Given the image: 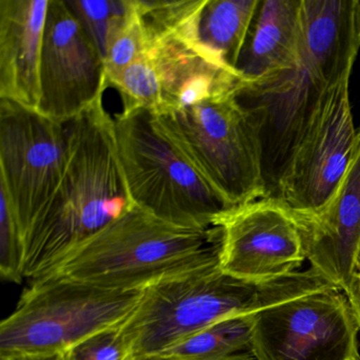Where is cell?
<instances>
[{"mask_svg":"<svg viewBox=\"0 0 360 360\" xmlns=\"http://www.w3.org/2000/svg\"><path fill=\"white\" fill-rule=\"evenodd\" d=\"M67 360H134L121 326L98 333L67 352Z\"/></svg>","mask_w":360,"mask_h":360,"instance_id":"603a6c76","label":"cell"},{"mask_svg":"<svg viewBox=\"0 0 360 360\" xmlns=\"http://www.w3.org/2000/svg\"><path fill=\"white\" fill-rule=\"evenodd\" d=\"M108 85L120 92L123 111L145 109L155 115L163 110L161 83L153 64L145 54L108 79Z\"/></svg>","mask_w":360,"mask_h":360,"instance_id":"ffe728a7","label":"cell"},{"mask_svg":"<svg viewBox=\"0 0 360 360\" xmlns=\"http://www.w3.org/2000/svg\"><path fill=\"white\" fill-rule=\"evenodd\" d=\"M143 290L101 288L58 273L32 280L0 323V357L67 353L121 326Z\"/></svg>","mask_w":360,"mask_h":360,"instance_id":"8992f818","label":"cell"},{"mask_svg":"<svg viewBox=\"0 0 360 360\" xmlns=\"http://www.w3.org/2000/svg\"><path fill=\"white\" fill-rule=\"evenodd\" d=\"M67 3L105 60L109 45L131 14L134 0H73Z\"/></svg>","mask_w":360,"mask_h":360,"instance_id":"d6986e66","label":"cell"},{"mask_svg":"<svg viewBox=\"0 0 360 360\" xmlns=\"http://www.w3.org/2000/svg\"><path fill=\"white\" fill-rule=\"evenodd\" d=\"M146 360H172V359H166V358H151V359Z\"/></svg>","mask_w":360,"mask_h":360,"instance_id":"4316f807","label":"cell"},{"mask_svg":"<svg viewBox=\"0 0 360 360\" xmlns=\"http://www.w3.org/2000/svg\"><path fill=\"white\" fill-rule=\"evenodd\" d=\"M358 20H359V29H360V0H358Z\"/></svg>","mask_w":360,"mask_h":360,"instance_id":"484cf974","label":"cell"},{"mask_svg":"<svg viewBox=\"0 0 360 360\" xmlns=\"http://www.w3.org/2000/svg\"><path fill=\"white\" fill-rule=\"evenodd\" d=\"M0 360H67V353L7 356L0 357Z\"/></svg>","mask_w":360,"mask_h":360,"instance_id":"d4e9b609","label":"cell"},{"mask_svg":"<svg viewBox=\"0 0 360 360\" xmlns=\"http://www.w3.org/2000/svg\"><path fill=\"white\" fill-rule=\"evenodd\" d=\"M359 326L347 295L316 290L254 314L256 360H360Z\"/></svg>","mask_w":360,"mask_h":360,"instance_id":"30bf717a","label":"cell"},{"mask_svg":"<svg viewBox=\"0 0 360 360\" xmlns=\"http://www.w3.org/2000/svg\"><path fill=\"white\" fill-rule=\"evenodd\" d=\"M356 136L347 79L318 109L280 181L277 197L296 216H314L332 199L351 163Z\"/></svg>","mask_w":360,"mask_h":360,"instance_id":"8fae6325","label":"cell"},{"mask_svg":"<svg viewBox=\"0 0 360 360\" xmlns=\"http://www.w3.org/2000/svg\"><path fill=\"white\" fill-rule=\"evenodd\" d=\"M117 158L130 198L153 216L191 229H210L231 206L164 131L155 113L115 117Z\"/></svg>","mask_w":360,"mask_h":360,"instance_id":"5b68a950","label":"cell"},{"mask_svg":"<svg viewBox=\"0 0 360 360\" xmlns=\"http://www.w3.org/2000/svg\"><path fill=\"white\" fill-rule=\"evenodd\" d=\"M302 0H259L236 70L252 82L298 58Z\"/></svg>","mask_w":360,"mask_h":360,"instance_id":"2e32d148","label":"cell"},{"mask_svg":"<svg viewBox=\"0 0 360 360\" xmlns=\"http://www.w3.org/2000/svg\"><path fill=\"white\" fill-rule=\"evenodd\" d=\"M206 0H138L145 56L157 72L163 110L172 112L233 91L240 77L200 41Z\"/></svg>","mask_w":360,"mask_h":360,"instance_id":"ba28073f","label":"cell"},{"mask_svg":"<svg viewBox=\"0 0 360 360\" xmlns=\"http://www.w3.org/2000/svg\"><path fill=\"white\" fill-rule=\"evenodd\" d=\"M295 217L305 259L345 292L360 248V127L351 163L332 199L314 216Z\"/></svg>","mask_w":360,"mask_h":360,"instance_id":"5bb4252c","label":"cell"},{"mask_svg":"<svg viewBox=\"0 0 360 360\" xmlns=\"http://www.w3.org/2000/svg\"><path fill=\"white\" fill-rule=\"evenodd\" d=\"M49 0H0V100L39 108Z\"/></svg>","mask_w":360,"mask_h":360,"instance_id":"9a60e30c","label":"cell"},{"mask_svg":"<svg viewBox=\"0 0 360 360\" xmlns=\"http://www.w3.org/2000/svg\"><path fill=\"white\" fill-rule=\"evenodd\" d=\"M66 125L64 176L25 238V278L31 281L53 274L79 246L136 206L117 158L115 119L103 98Z\"/></svg>","mask_w":360,"mask_h":360,"instance_id":"7a4b0ae2","label":"cell"},{"mask_svg":"<svg viewBox=\"0 0 360 360\" xmlns=\"http://www.w3.org/2000/svg\"><path fill=\"white\" fill-rule=\"evenodd\" d=\"M25 236L5 193L0 191V275L12 283L25 279Z\"/></svg>","mask_w":360,"mask_h":360,"instance_id":"44dd1931","label":"cell"},{"mask_svg":"<svg viewBox=\"0 0 360 360\" xmlns=\"http://www.w3.org/2000/svg\"><path fill=\"white\" fill-rule=\"evenodd\" d=\"M330 288L336 286L313 267L252 281L229 275L214 263L145 288L121 330L134 360L150 359L224 318Z\"/></svg>","mask_w":360,"mask_h":360,"instance_id":"3957f363","label":"cell"},{"mask_svg":"<svg viewBox=\"0 0 360 360\" xmlns=\"http://www.w3.org/2000/svg\"><path fill=\"white\" fill-rule=\"evenodd\" d=\"M219 267L240 279L266 281L298 271L305 259L298 222L279 197L260 198L217 221Z\"/></svg>","mask_w":360,"mask_h":360,"instance_id":"4fadbf2b","label":"cell"},{"mask_svg":"<svg viewBox=\"0 0 360 360\" xmlns=\"http://www.w3.org/2000/svg\"><path fill=\"white\" fill-rule=\"evenodd\" d=\"M359 49L358 0H302L297 60L236 86V98L260 139L267 197H277L295 149L322 103L351 79Z\"/></svg>","mask_w":360,"mask_h":360,"instance_id":"6da1fadb","label":"cell"},{"mask_svg":"<svg viewBox=\"0 0 360 360\" xmlns=\"http://www.w3.org/2000/svg\"><path fill=\"white\" fill-rule=\"evenodd\" d=\"M144 52V33L136 7V0H134V9L129 18L111 41L105 56L107 79L121 72L136 58L143 56Z\"/></svg>","mask_w":360,"mask_h":360,"instance_id":"7402d4cb","label":"cell"},{"mask_svg":"<svg viewBox=\"0 0 360 360\" xmlns=\"http://www.w3.org/2000/svg\"><path fill=\"white\" fill-rule=\"evenodd\" d=\"M258 4L259 0H206L202 11L200 41L210 53L236 72Z\"/></svg>","mask_w":360,"mask_h":360,"instance_id":"ac0fdd59","label":"cell"},{"mask_svg":"<svg viewBox=\"0 0 360 360\" xmlns=\"http://www.w3.org/2000/svg\"><path fill=\"white\" fill-rule=\"evenodd\" d=\"M155 117L231 208L267 197L258 131L235 92Z\"/></svg>","mask_w":360,"mask_h":360,"instance_id":"52a82bcc","label":"cell"},{"mask_svg":"<svg viewBox=\"0 0 360 360\" xmlns=\"http://www.w3.org/2000/svg\"><path fill=\"white\" fill-rule=\"evenodd\" d=\"M345 294L349 299L351 304L352 311L357 320L360 330V248L358 252L357 260H356L355 267H354L353 274H352L351 280H349V286Z\"/></svg>","mask_w":360,"mask_h":360,"instance_id":"cb8c5ba5","label":"cell"},{"mask_svg":"<svg viewBox=\"0 0 360 360\" xmlns=\"http://www.w3.org/2000/svg\"><path fill=\"white\" fill-rule=\"evenodd\" d=\"M252 324L254 314L224 318L153 358L256 360L252 345Z\"/></svg>","mask_w":360,"mask_h":360,"instance_id":"e0dca14e","label":"cell"},{"mask_svg":"<svg viewBox=\"0 0 360 360\" xmlns=\"http://www.w3.org/2000/svg\"><path fill=\"white\" fill-rule=\"evenodd\" d=\"M68 148L66 123L0 100V191L25 238L62 181Z\"/></svg>","mask_w":360,"mask_h":360,"instance_id":"9c48e42d","label":"cell"},{"mask_svg":"<svg viewBox=\"0 0 360 360\" xmlns=\"http://www.w3.org/2000/svg\"><path fill=\"white\" fill-rule=\"evenodd\" d=\"M221 231L165 222L134 206L75 250L54 273L101 288L143 290L219 262Z\"/></svg>","mask_w":360,"mask_h":360,"instance_id":"277c9868","label":"cell"},{"mask_svg":"<svg viewBox=\"0 0 360 360\" xmlns=\"http://www.w3.org/2000/svg\"><path fill=\"white\" fill-rule=\"evenodd\" d=\"M37 110L67 123L103 98L105 60L67 0H49L41 49Z\"/></svg>","mask_w":360,"mask_h":360,"instance_id":"7c38bea8","label":"cell"}]
</instances>
